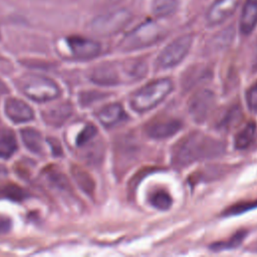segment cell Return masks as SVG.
<instances>
[{
    "label": "cell",
    "mask_w": 257,
    "mask_h": 257,
    "mask_svg": "<svg viewBox=\"0 0 257 257\" xmlns=\"http://www.w3.org/2000/svg\"><path fill=\"white\" fill-rule=\"evenodd\" d=\"M193 42V37L189 34L180 36L169 43L159 54L157 65L162 69H167L178 65L188 54Z\"/></svg>",
    "instance_id": "7"
},
{
    "label": "cell",
    "mask_w": 257,
    "mask_h": 257,
    "mask_svg": "<svg viewBox=\"0 0 257 257\" xmlns=\"http://www.w3.org/2000/svg\"><path fill=\"white\" fill-rule=\"evenodd\" d=\"M239 0H216L207 13V21L212 24H220L230 17L237 8Z\"/></svg>",
    "instance_id": "11"
},
{
    "label": "cell",
    "mask_w": 257,
    "mask_h": 257,
    "mask_svg": "<svg viewBox=\"0 0 257 257\" xmlns=\"http://www.w3.org/2000/svg\"><path fill=\"white\" fill-rule=\"evenodd\" d=\"M18 86L26 96L35 101L52 100L60 93L58 85L52 79L42 75H25L19 79Z\"/></svg>",
    "instance_id": "4"
},
{
    "label": "cell",
    "mask_w": 257,
    "mask_h": 257,
    "mask_svg": "<svg viewBox=\"0 0 257 257\" xmlns=\"http://www.w3.org/2000/svg\"><path fill=\"white\" fill-rule=\"evenodd\" d=\"M132 13L125 9H117L94 18L90 24L93 33L101 36L112 35L124 28L131 21Z\"/></svg>",
    "instance_id": "6"
},
{
    "label": "cell",
    "mask_w": 257,
    "mask_h": 257,
    "mask_svg": "<svg viewBox=\"0 0 257 257\" xmlns=\"http://www.w3.org/2000/svg\"><path fill=\"white\" fill-rule=\"evenodd\" d=\"M246 235H247L246 231H244V230L238 231L234 235H232L228 240L217 242V243L213 244L211 246V248H212V250H215V251L228 250V249L236 248V247H238L242 243V241L244 240Z\"/></svg>",
    "instance_id": "24"
},
{
    "label": "cell",
    "mask_w": 257,
    "mask_h": 257,
    "mask_svg": "<svg viewBox=\"0 0 257 257\" xmlns=\"http://www.w3.org/2000/svg\"><path fill=\"white\" fill-rule=\"evenodd\" d=\"M1 194L4 195L5 197L15 200V201H19L25 198V192L24 190H22L20 187L16 186V185H7L5 186L2 190H1Z\"/></svg>",
    "instance_id": "26"
},
{
    "label": "cell",
    "mask_w": 257,
    "mask_h": 257,
    "mask_svg": "<svg viewBox=\"0 0 257 257\" xmlns=\"http://www.w3.org/2000/svg\"><path fill=\"white\" fill-rule=\"evenodd\" d=\"M75 182L78 186L87 194H91L94 190V183L91 177L83 170L79 168H73L71 170Z\"/></svg>",
    "instance_id": "23"
},
{
    "label": "cell",
    "mask_w": 257,
    "mask_h": 257,
    "mask_svg": "<svg viewBox=\"0 0 257 257\" xmlns=\"http://www.w3.org/2000/svg\"><path fill=\"white\" fill-rule=\"evenodd\" d=\"M256 133V123L254 121L247 122L235 136L234 144L239 150L246 149L252 143Z\"/></svg>",
    "instance_id": "18"
},
{
    "label": "cell",
    "mask_w": 257,
    "mask_h": 257,
    "mask_svg": "<svg viewBox=\"0 0 257 257\" xmlns=\"http://www.w3.org/2000/svg\"><path fill=\"white\" fill-rule=\"evenodd\" d=\"M246 102L250 110L257 111V80L246 91Z\"/></svg>",
    "instance_id": "28"
},
{
    "label": "cell",
    "mask_w": 257,
    "mask_h": 257,
    "mask_svg": "<svg viewBox=\"0 0 257 257\" xmlns=\"http://www.w3.org/2000/svg\"><path fill=\"white\" fill-rule=\"evenodd\" d=\"M178 5L179 0H153L151 8L156 16L164 17L173 14Z\"/></svg>",
    "instance_id": "21"
},
{
    "label": "cell",
    "mask_w": 257,
    "mask_h": 257,
    "mask_svg": "<svg viewBox=\"0 0 257 257\" xmlns=\"http://www.w3.org/2000/svg\"><path fill=\"white\" fill-rule=\"evenodd\" d=\"M254 250H257V247H256V249H254Z\"/></svg>",
    "instance_id": "32"
},
{
    "label": "cell",
    "mask_w": 257,
    "mask_h": 257,
    "mask_svg": "<svg viewBox=\"0 0 257 257\" xmlns=\"http://www.w3.org/2000/svg\"><path fill=\"white\" fill-rule=\"evenodd\" d=\"M254 68L257 70V45H256V49H255V53H254Z\"/></svg>",
    "instance_id": "30"
},
{
    "label": "cell",
    "mask_w": 257,
    "mask_h": 257,
    "mask_svg": "<svg viewBox=\"0 0 257 257\" xmlns=\"http://www.w3.org/2000/svg\"><path fill=\"white\" fill-rule=\"evenodd\" d=\"M164 36V30L155 22H147L132 30L120 42L125 51L144 48L158 42Z\"/></svg>",
    "instance_id": "5"
},
{
    "label": "cell",
    "mask_w": 257,
    "mask_h": 257,
    "mask_svg": "<svg viewBox=\"0 0 257 257\" xmlns=\"http://www.w3.org/2000/svg\"><path fill=\"white\" fill-rule=\"evenodd\" d=\"M96 133H97L96 127L93 124L89 123V124L85 125L77 137V140H76L77 146L86 145L96 135Z\"/></svg>",
    "instance_id": "27"
},
{
    "label": "cell",
    "mask_w": 257,
    "mask_h": 257,
    "mask_svg": "<svg viewBox=\"0 0 257 257\" xmlns=\"http://www.w3.org/2000/svg\"><path fill=\"white\" fill-rule=\"evenodd\" d=\"M21 139L26 148L34 154H41L43 152V141L41 134L34 128H24L20 132Z\"/></svg>",
    "instance_id": "16"
},
{
    "label": "cell",
    "mask_w": 257,
    "mask_h": 257,
    "mask_svg": "<svg viewBox=\"0 0 257 257\" xmlns=\"http://www.w3.org/2000/svg\"><path fill=\"white\" fill-rule=\"evenodd\" d=\"M225 145L208 135L193 132L182 138L173 148L172 163L177 168H184L195 162L220 157Z\"/></svg>",
    "instance_id": "1"
},
{
    "label": "cell",
    "mask_w": 257,
    "mask_h": 257,
    "mask_svg": "<svg viewBox=\"0 0 257 257\" xmlns=\"http://www.w3.org/2000/svg\"><path fill=\"white\" fill-rule=\"evenodd\" d=\"M7 89H6V86L4 85V83L0 80V93H3L5 92Z\"/></svg>",
    "instance_id": "31"
},
{
    "label": "cell",
    "mask_w": 257,
    "mask_h": 257,
    "mask_svg": "<svg viewBox=\"0 0 257 257\" xmlns=\"http://www.w3.org/2000/svg\"><path fill=\"white\" fill-rule=\"evenodd\" d=\"M149 202L154 208L164 211L171 208L173 204V199L167 191L158 189L150 195Z\"/></svg>",
    "instance_id": "20"
},
{
    "label": "cell",
    "mask_w": 257,
    "mask_h": 257,
    "mask_svg": "<svg viewBox=\"0 0 257 257\" xmlns=\"http://www.w3.org/2000/svg\"><path fill=\"white\" fill-rule=\"evenodd\" d=\"M127 115L119 103H110L97 112V118L105 127H112L126 119Z\"/></svg>",
    "instance_id": "13"
},
{
    "label": "cell",
    "mask_w": 257,
    "mask_h": 257,
    "mask_svg": "<svg viewBox=\"0 0 257 257\" xmlns=\"http://www.w3.org/2000/svg\"><path fill=\"white\" fill-rule=\"evenodd\" d=\"M241 116H242V110L240 106L234 105L226 111V113L222 118H220L218 126L220 127V130H229L233 125L239 122Z\"/></svg>",
    "instance_id": "22"
},
{
    "label": "cell",
    "mask_w": 257,
    "mask_h": 257,
    "mask_svg": "<svg viewBox=\"0 0 257 257\" xmlns=\"http://www.w3.org/2000/svg\"><path fill=\"white\" fill-rule=\"evenodd\" d=\"M182 127V121L172 116H159L149 121L145 126L146 134L156 140L168 139L176 135Z\"/></svg>",
    "instance_id": "9"
},
{
    "label": "cell",
    "mask_w": 257,
    "mask_h": 257,
    "mask_svg": "<svg viewBox=\"0 0 257 257\" xmlns=\"http://www.w3.org/2000/svg\"><path fill=\"white\" fill-rule=\"evenodd\" d=\"M214 105V93L209 89H200L188 102L189 113L196 122H203L210 115Z\"/></svg>",
    "instance_id": "8"
},
{
    "label": "cell",
    "mask_w": 257,
    "mask_h": 257,
    "mask_svg": "<svg viewBox=\"0 0 257 257\" xmlns=\"http://www.w3.org/2000/svg\"><path fill=\"white\" fill-rule=\"evenodd\" d=\"M12 227L11 219L7 216L0 215V234H6L10 231Z\"/></svg>",
    "instance_id": "29"
},
{
    "label": "cell",
    "mask_w": 257,
    "mask_h": 257,
    "mask_svg": "<svg viewBox=\"0 0 257 257\" xmlns=\"http://www.w3.org/2000/svg\"><path fill=\"white\" fill-rule=\"evenodd\" d=\"M211 72L204 67L189 68L183 76V86L185 89H191L192 87L202 83L210 76Z\"/></svg>",
    "instance_id": "17"
},
{
    "label": "cell",
    "mask_w": 257,
    "mask_h": 257,
    "mask_svg": "<svg viewBox=\"0 0 257 257\" xmlns=\"http://www.w3.org/2000/svg\"><path fill=\"white\" fill-rule=\"evenodd\" d=\"M172 90L173 83L171 79H155L143 85L132 94L130 98L131 106L138 112L148 111L162 102Z\"/></svg>",
    "instance_id": "3"
},
{
    "label": "cell",
    "mask_w": 257,
    "mask_h": 257,
    "mask_svg": "<svg viewBox=\"0 0 257 257\" xmlns=\"http://www.w3.org/2000/svg\"><path fill=\"white\" fill-rule=\"evenodd\" d=\"M254 208H257V200L253 202H246V203H238L235 205L230 206L229 208L226 209L224 215L226 216H234V215H239L244 212H247L249 210H252Z\"/></svg>",
    "instance_id": "25"
},
{
    "label": "cell",
    "mask_w": 257,
    "mask_h": 257,
    "mask_svg": "<svg viewBox=\"0 0 257 257\" xmlns=\"http://www.w3.org/2000/svg\"><path fill=\"white\" fill-rule=\"evenodd\" d=\"M4 109L6 115L14 122L28 121L34 117L33 109L23 100L18 98L11 97L6 99Z\"/></svg>",
    "instance_id": "12"
},
{
    "label": "cell",
    "mask_w": 257,
    "mask_h": 257,
    "mask_svg": "<svg viewBox=\"0 0 257 257\" xmlns=\"http://www.w3.org/2000/svg\"><path fill=\"white\" fill-rule=\"evenodd\" d=\"M17 150V143L13 133L9 130L0 131V158H10Z\"/></svg>",
    "instance_id": "19"
},
{
    "label": "cell",
    "mask_w": 257,
    "mask_h": 257,
    "mask_svg": "<svg viewBox=\"0 0 257 257\" xmlns=\"http://www.w3.org/2000/svg\"><path fill=\"white\" fill-rule=\"evenodd\" d=\"M257 25V0H246L240 16V31L250 34Z\"/></svg>",
    "instance_id": "14"
},
{
    "label": "cell",
    "mask_w": 257,
    "mask_h": 257,
    "mask_svg": "<svg viewBox=\"0 0 257 257\" xmlns=\"http://www.w3.org/2000/svg\"><path fill=\"white\" fill-rule=\"evenodd\" d=\"M67 44L72 55L79 59H90L100 52V45L98 42L81 36L69 37L67 39Z\"/></svg>",
    "instance_id": "10"
},
{
    "label": "cell",
    "mask_w": 257,
    "mask_h": 257,
    "mask_svg": "<svg viewBox=\"0 0 257 257\" xmlns=\"http://www.w3.org/2000/svg\"><path fill=\"white\" fill-rule=\"evenodd\" d=\"M72 107L69 103H58L43 111V118L46 123L58 126L61 125L70 116Z\"/></svg>",
    "instance_id": "15"
},
{
    "label": "cell",
    "mask_w": 257,
    "mask_h": 257,
    "mask_svg": "<svg viewBox=\"0 0 257 257\" xmlns=\"http://www.w3.org/2000/svg\"><path fill=\"white\" fill-rule=\"evenodd\" d=\"M147 73V65L141 60H131L122 64L103 63L92 69L90 79L100 85H115L133 82L143 78Z\"/></svg>",
    "instance_id": "2"
}]
</instances>
